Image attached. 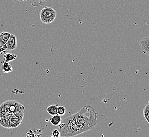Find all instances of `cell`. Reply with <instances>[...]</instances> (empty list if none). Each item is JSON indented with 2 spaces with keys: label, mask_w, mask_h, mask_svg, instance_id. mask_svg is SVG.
I'll return each mask as SVG.
<instances>
[{
  "label": "cell",
  "mask_w": 149,
  "mask_h": 137,
  "mask_svg": "<svg viewBox=\"0 0 149 137\" xmlns=\"http://www.w3.org/2000/svg\"><path fill=\"white\" fill-rule=\"evenodd\" d=\"M19 2H26L27 0H16Z\"/></svg>",
  "instance_id": "cell-17"
},
{
  "label": "cell",
  "mask_w": 149,
  "mask_h": 137,
  "mask_svg": "<svg viewBox=\"0 0 149 137\" xmlns=\"http://www.w3.org/2000/svg\"><path fill=\"white\" fill-rule=\"evenodd\" d=\"M50 122L52 125L58 126L60 124L61 122V121H62L61 116L58 114L52 116V117L50 118Z\"/></svg>",
  "instance_id": "cell-8"
},
{
  "label": "cell",
  "mask_w": 149,
  "mask_h": 137,
  "mask_svg": "<svg viewBox=\"0 0 149 137\" xmlns=\"http://www.w3.org/2000/svg\"><path fill=\"white\" fill-rule=\"evenodd\" d=\"M2 71L4 73H10L13 71V68L8 62L4 61L2 64Z\"/></svg>",
  "instance_id": "cell-12"
},
{
  "label": "cell",
  "mask_w": 149,
  "mask_h": 137,
  "mask_svg": "<svg viewBox=\"0 0 149 137\" xmlns=\"http://www.w3.org/2000/svg\"><path fill=\"white\" fill-rule=\"evenodd\" d=\"M149 104L148 103L146 106L143 109V115L144 118L146 120L147 122L149 123Z\"/></svg>",
  "instance_id": "cell-13"
},
{
  "label": "cell",
  "mask_w": 149,
  "mask_h": 137,
  "mask_svg": "<svg viewBox=\"0 0 149 137\" xmlns=\"http://www.w3.org/2000/svg\"><path fill=\"white\" fill-rule=\"evenodd\" d=\"M39 15L42 23L49 24L54 21L57 16V12L52 8L45 7L41 10Z\"/></svg>",
  "instance_id": "cell-3"
},
{
  "label": "cell",
  "mask_w": 149,
  "mask_h": 137,
  "mask_svg": "<svg viewBox=\"0 0 149 137\" xmlns=\"http://www.w3.org/2000/svg\"><path fill=\"white\" fill-rule=\"evenodd\" d=\"M50 137H60V132L58 129H55L52 132Z\"/></svg>",
  "instance_id": "cell-15"
},
{
  "label": "cell",
  "mask_w": 149,
  "mask_h": 137,
  "mask_svg": "<svg viewBox=\"0 0 149 137\" xmlns=\"http://www.w3.org/2000/svg\"><path fill=\"white\" fill-rule=\"evenodd\" d=\"M48 0H29L32 7H38L45 5Z\"/></svg>",
  "instance_id": "cell-10"
},
{
  "label": "cell",
  "mask_w": 149,
  "mask_h": 137,
  "mask_svg": "<svg viewBox=\"0 0 149 137\" xmlns=\"http://www.w3.org/2000/svg\"><path fill=\"white\" fill-rule=\"evenodd\" d=\"M24 110V107L17 101H6L0 106V118L8 116L17 112Z\"/></svg>",
  "instance_id": "cell-2"
},
{
  "label": "cell",
  "mask_w": 149,
  "mask_h": 137,
  "mask_svg": "<svg viewBox=\"0 0 149 137\" xmlns=\"http://www.w3.org/2000/svg\"><path fill=\"white\" fill-rule=\"evenodd\" d=\"M17 46V37L14 34H11L10 37L4 46L6 51L14 50L15 49H16Z\"/></svg>",
  "instance_id": "cell-5"
},
{
  "label": "cell",
  "mask_w": 149,
  "mask_h": 137,
  "mask_svg": "<svg viewBox=\"0 0 149 137\" xmlns=\"http://www.w3.org/2000/svg\"><path fill=\"white\" fill-rule=\"evenodd\" d=\"M24 111H21L6 116L10 123V128H17L22 123L24 117Z\"/></svg>",
  "instance_id": "cell-4"
},
{
  "label": "cell",
  "mask_w": 149,
  "mask_h": 137,
  "mask_svg": "<svg viewBox=\"0 0 149 137\" xmlns=\"http://www.w3.org/2000/svg\"><path fill=\"white\" fill-rule=\"evenodd\" d=\"M97 113L91 106L85 105L77 113L61 121L58 125L60 137H72L95 128Z\"/></svg>",
  "instance_id": "cell-1"
},
{
  "label": "cell",
  "mask_w": 149,
  "mask_h": 137,
  "mask_svg": "<svg viewBox=\"0 0 149 137\" xmlns=\"http://www.w3.org/2000/svg\"><path fill=\"white\" fill-rule=\"evenodd\" d=\"M66 109L65 107L63 106H58V114L62 116L66 113Z\"/></svg>",
  "instance_id": "cell-14"
},
{
  "label": "cell",
  "mask_w": 149,
  "mask_h": 137,
  "mask_svg": "<svg viewBox=\"0 0 149 137\" xmlns=\"http://www.w3.org/2000/svg\"><path fill=\"white\" fill-rule=\"evenodd\" d=\"M58 104H54L48 106L47 108V112L51 116L57 114Z\"/></svg>",
  "instance_id": "cell-9"
},
{
  "label": "cell",
  "mask_w": 149,
  "mask_h": 137,
  "mask_svg": "<svg viewBox=\"0 0 149 137\" xmlns=\"http://www.w3.org/2000/svg\"><path fill=\"white\" fill-rule=\"evenodd\" d=\"M3 57L4 59V62H8L12 61L15 60L17 57V55L16 54H11V53H6L3 55Z\"/></svg>",
  "instance_id": "cell-11"
},
{
  "label": "cell",
  "mask_w": 149,
  "mask_h": 137,
  "mask_svg": "<svg viewBox=\"0 0 149 137\" xmlns=\"http://www.w3.org/2000/svg\"><path fill=\"white\" fill-rule=\"evenodd\" d=\"M149 37L144 38L140 41V46L143 53L146 55H149Z\"/></svg>",
  "instance_id": "cell-6"
},
{
  "label": "cell",
  "mask_w": 149,
  "mask_h": 137,
  "mask_svg": "<svg viewBox=\"0 0 149 137\" xmlns=\"http://www.w3.org/2000/svg\"><path fill=\"white\" fill-rule=\"evenodd\" d=\"M11 34V33L8 32H3L0 33V46L4 48V46L10 37Z\"/></svg>",
  "instance_id": "cell-7"
},
{
  "label": "cell",
  "mask_w": 149,
  "mask_h": 137,
  "mask_svg": "<svg viewBox=\"0 0 149 137\" xmlns=\"http://www.w3.org/2000/svg\"><path fill=\"white\" fill-rule=\"evenodd\" d=\"M5 51H6V48H4V47L2 46H0V53H2V52Z\"/></svg>",
  "instance_id": "cell-16"
}]
</instances>
